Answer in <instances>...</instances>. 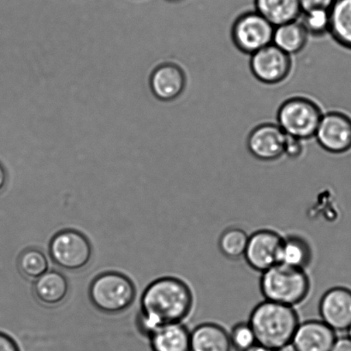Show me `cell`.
I'll return each instance as SVG.
<instances>
[{
	"label": "cell",
	"mask_w": 351,
	"mask_h": 351,
	"mask_svg": "<svg viewBox=\"0 0 351 351\" xmlns=\"http://www.w3.org/2000/svg\"><path fill=\"white\" fill-rule=\"evenodd\" d=\"M194 305V295L184 281L176 277L158 278L144 291L137 326L143 335L150 337L161 326L182 322Z\"/></svg>",
	"instance_id": "obj_1"
},
{
	"label": "cell",
	"mask_w": 351,
	"mask_h": 351,
	"mask_svg": "<svg viewBox=\"0 0 351 351\" xmlns=\"http://www.w3.org/2000/svg\"><path fill=\"white\" fill-rule=\"evenodd\" d=\"M249 322L257 343L276 350L291 343L300 323L294 307L267 300L254 308Z\"/></svg>",
	"instance_id": "obj_2"
},
{
	"label": "cell",
	"mask_w": 351,
	"mask_h": 351,
	"mask_svg": "<svg viewBox=\"0 0 351 351\" xmlns=\"http://www.w3.org/2000/svg\"><path fill=\"white\" fill-rule=\"evenodd\" d=\"M311 282L305 270L275 265L261 274L260 289L265 300L295 307L307 298Z\"/></svg>",
	"instance_id": "obj_3"
},
{
	"label": "cell",
	"mask_w": 351,
	"mask_h": 351,
	"mask_svg": "<svg viewBox=\"0 0 351 351\" xmlns=\"http://www.w3.org/2000/svg\"><path fill=\"white\" fill-rule=\"evenodd\" d=\"M136 287L129 277L118 271H106L92 281L88 295L92 304L108 315L128 309L136 298Z\"/></svg>",
	"instance_id": "obj_4"
},
{
	"label": "cell",
	"mask_w": 351,
	"mask_h": 351,
	"mask_svg": "<svg viewBox=\"0 0 351 351\" xmlns=\"http://www.w3.org/2000/svg\"><path fill=\"white\" fill-rule=\"evenodd\" d=\"M323 116L311 99L295 96L282 103L277 112L278 126L287 136L306 141L315 137Z\"/></svg>",
	"instance_id": "obj_5"
},
{
	"label": "cell",
	"mask_w": 351,
	"mask_h": 351,
	"mask_svg": "<svg viewBox=\"0 0 351 351\" xmlns=\"http://www.w3.org/2000/svg\"><path fill=\"white\" fill-rule=\"evenodd\" d=\"M49 256L61 269H84L92 259L93 249L88 237L77 230L65 229L55 234L49 243Z\"/></svg>",
	"instance_id": "obj_6"
},
{
	"label": "cell",
	"mask_w": 351,
	"mask_h": 351,
	"mask_svg": "<svg viewBox=\"0 0 351 351\" xmlns=\"http://www.w3.org/2000/svg\"><path fill=\"white\" fill-rule=\"evenodd\" d=\"M274 26L256 10L241 14L232 27L233 44L241 53L252 55L273 43Z\"/></svg>",
	"instance_id": "obj_7"
},
{
	"label": "cell",
	"mask_w": 351,
	"mask_h": 351,
	"mask_svg": "<svg viewBox=\"0 0 351 351\" xmlns=\"http://www.w3.org/2000/svg\"><path fill=\"white\" fill-rule=\"evenodd\" d=\"M250 67L261 84H278L291 73V56L271 43L251 55Z\"/></svg>",
	"instance_id": "obj_8"
},
{
	"label": "cell",
	"mask_w": 351,
	"mask_h": 351,
	"mask_svg": "<svg viewBox=\"0 0 351 351\" xmlns=\"http://www.w3.org/2000/svg\"><path fill=\"white\" fill-rule=\"evenodd\" d=\"M315 137L326 152L348 153L351 150V117L340 111L323 113Z\"/></svg>",
	"instance_id": "obj_9"
},
{
	"label": "cell",
	"mask_w": 351,
	"mask_h": 351,
	"mask_svg": "<svg viewBox=\"0 0 351 351\" xmlns=\"http://www.w3.org/2000/svg\"><path fill=\"white\" fill-rule=\"evenodd\" d=\"M283 237L275 230L268 229L251 234L243 256L247 264L261 274L277 265Z\"/></svg>",
	"instance_id": "obj_10"
},
{
	"label": "cell",
	"mask_w": 351,
	"mask_h": 351,
	"mask_svg": "<svg viewBox=\"0 0 351 351\" xmlns=\"http://www.w3.org/2000/svg\"><path fill=\"white\" fill-rule=\"evenodd\" d=\"M287 135L278 123H264L254 127L247 138L249 152L256 159L270 162L285 156Z\"/></svg>",
	"instance_id": "obj_11"
},
{
	"label": "cell",
	"mask_w": 351,
	"mask_h": 351,
	"mask_svg": "<svg viewBox=\"0 0 351 351\" xmlns=\"http://www.w3.org/2000/svg\"><path fill=\"white\" fill-rule=\"evenodd\" d=\"M319 313L322 321L335 332L348 331L351 326V289H329L319 301Z\"/></svg>",
	"instance_id": "obj_12"
},
{
	"label": "cell",
	"mask_w": 351,
	"mask_h": 351,
	"mask_svg": "<svg viewBox=\"0 0 351 351\" xmlns=\"http://www.w3.org/2000/svg\"><path fill=\"white\" fill-rule=\"evenodd\" d=\"M149 82L153 95L161 101L169 102L180 97L187 78L178 64L167 62L154 69Z\"/></svg>",
	"instance_id": "obj_13"
},
{
	"label": "cell",
	"mask_w": 351,
	"mask_h": 351,
	"mask_svg": "<svg viewBox=\"0 0 351 351\" xmlns=\"http://www.w3.org/2000/svg\"><path fill=\"white\" fill-rule=\"evenodd\" d=\"M337 336L335 330L318 319L299 323L291 343L298 351H331Z\"/></svg>",
	"instance_id": "obj_14"
},
{
	"label": "cell",
	"mask_w": 351,
	"mask_h": 351,
	"mask_svg": "<svg viewBox=\"0 0 351 351\" xmlns=\"http://www.w3.org/2000/svg\"><path fill=\"white\" fill-rule=\"evenodd\" d=\"M34 298L40 304L55 307L62 304L69 293V282L60 271H47L34 281Z\"/></svg>",
	"instance_id": "obj_15"
},
{
	"label": "cell",
	"mask_w": 351,
	"mask_h": 351,
	"mask_svg": "<svg viewBox=\"0 0 351 351\" xmlns=\"http://www.w3.org/2000/svg\"><path fill=\"white\" fill-rule=\"evenodd\" d=\"M229 332L216 323L206 322L191 332V351H232Z\"/></svg>",
	"instance_id": "obj_16"
},
{
	"label": "cell",
	"mask_w": 351,
	"mask_h": 351,
	"mask_svg": "<svg viewBox=\"0 0 351 351\" xmlns=\"http://www.w3.org/2000/svg\"><path fill=\"white\" fill-rule=\"evenodd\" d=\"M149 338L153 351H191V332L182 322L164 325Z\"/></svg>",
	"instance_id": "obj_17"
},
{
	"label": "cell",
	"mask_w": 351,
	"mask_h": 351,
	"mask_svg": "<svg viewBox=\"0 0 351 351\" xmlns=\"http://www.w3.org/2000/svg\"><path fill=\"white\" fill-rule=\"evenodd\" d=\"M254 6L274 27L298 21L302 14L300 0H254Z\"/></svg>",
	"instance_id": "obj_18"
},
{
	"label": "cell",
	"mask_w": 351,
	"mask_h": 351,
	"mask_svg": "<svg viewBox=\"0 0 351 351\" xmlns=\"http://www.w3.org/2000/svg\"><path fill=\"white\" fill-rule=\"evenodd\" d=\"M312 256L311 244L304 237L299 235L283 237L278 254V263L305 270L311 263Z\"/></svg>",
	"instance_id": "obj_19"
},
{
	"label": "cell",
	"mask_w": 351,
	"mask_h": 351,
	"mask_svg": "<svg viewBox=\"0 0 351 351\" xmlns=\"http://www.w3.org/2000/svg\"><path fill=\"white\" fill-rule=\"evenodd\" d=\"M308 36L302 23L294 21L274 27L273 44L291 56L304 49Z\"/></svg>",
	"instance_id": "obj_20"
},
{
	"label": "cell",
	"mask_w": 351,
	"mask_h": 351,
	"mask_svg": "<svg viewBox=\"0 0 351 351\" xmlns=\"http://www.w3.org/2000/svg\"><path fill=\"white\" fill-rule=\"evenodd\" d=\"M329 34L339 46L351 51V0H335L330 9Z\"/></svg>",
	"instance_id": "obj_21"
},
{
	"label": "cell",
	"mask_w": 351,
	"mask_h": 351,
	"mask_svg": "<svg viewBox=\"0 0 351 351\" xmlns=\"http://www.w3.org/2000/svg\"><path fill=\"white\" fill-rule=\"evenodd\" d=\"M249 237L245 230L237 227L226 229L219 237L220 252L228 259H240L245 254Z\"/></svg>",
	"instance_id": "obj_22"
},
{
	"label": "cell",
	"mask_w": 351,
	"mask_h": 351,
	"mask_svg": "<svg viewBox=\"0 0 351 351\" xmlns=\"http://www.w3.org/2000/svg\"><path fill=\"white\" fill-rule=\"evenodd\" d=\"M17 267L23 276L29 280H37L48 271V261L43 251L27 249L20 254Z\"/></svg>",
	"instance_id": "obj_23"
},
{
	"label": "cell",
	"mask_w": 351,
	"mask_h": 351,
	"mask_svg": "<svg viewBox=\"0 0 351 351\" xmlns=\"http://www.w3.org/2000/svg\"><path fill=\"white\" fill-rule=\"evenodd\" d=\"M302 25L309 36L319 37L329 33L330 10H314L302 14Z\"/></svg>",
	"instance_id": "obj_24"
},
{
	"label": "cell",
	"mask_w": 351,
	"mask_h": 351,
	"mask_svg": "<svg viewBox=\"0 0 351 351\" xmlns=\"http://www.w3.org/2000/svg\"><path fill=\"white\" fill-rule=\"evenodd\" d=\"M229 335L232 348L237 351H247L258 343L256 333L249 322L237 323Z\"/></svg>",
	"instance_id": "obj_25"
},
{
	"label": "cell",
	"mask_w": 351,
	"mask_h": 351,
	"mask_svg": "<svg viewBox=\"0 0 351 351\" xmlns=\"http://www.w3.org/2000/svg\"><path fill=\"white\" fill-rule=\"evenodd\" d=\"M304 141L287 136L285 145V156L291 160H297L304 154Z\"/></svg>",
	"instance_id": "obj_26"
},
{
	"label": "cell",
	"mask_w": 351,
	"mask_h": 351,
	"mask_svg": "<svg viewBox=\"0 0 351 351\" xmlns=\"http://www.w3.org/2000/svg\"><path fill=\"white\" fill-rule=\"evenodd\" d=\"M335 0H300L302 13L314 10H328L332 8Z\"/></svg>",
	"instance_id": "obj_27"
},
{
	"label": "cell",
	"mask_w": 351,
	"mask_h": 351,
	"mask_svg": "<svg viewBox=\"0 0 351 351\" xmlns=\"http://www.w3.org/2000/svg\"><path fill=\"white\" fill-rule=\"evenodd\" d=\"M0 351H20L16 343L5 333L0 332Z\"/></svg>",
	"instance_id": "obj_28"
},
{
	"label": "cell",
	"mask_w": 351,
	"mask_h": 351,
	"mask_svg": "<svg viewBox=\"0 0 351 351\" xmlns=\"http://www.w3.org/2000/svg\"><path fill=\"white\" fill-rule=\"evenodd\" d=\"M331 351H351V339L348 336L337 338Z\"/></svg>",
	"instance_id": "obj_29"
},
{
	"label": "cell",
	"mask_w": 351,
	"mask_h": 351,
	"mask_svg": "<svg viewBox=\"0 0 351 351\" xmlns=\"http://www.w3.org/2000/svg\"><path fill=\"white\" fill-rule=\"evenodd\" d=\"M7 181V174L5 168L0 164V192L5 188Z\"/></svg>",
	"instance_id": "obj_30"
},
{
	"label": "cell",
	"mask_w": 351,
	"mask_h": 351,
	"mask_svg": "<svg viewBox=\"0 0 351 351\" xmlns=\"http://www.w3.org/2000/svg\"><path fill=\"white\" fill-rule=\"evenodd\" d=\"M247 351H278V350L268 348V347L259 345V343H256V345L253 346L252 348H250V350H247Z\"/></svg>",
	"instance_id": "obj_31"
},
{
	"label": "cell",
	"mask_w": 351,
	"mask_h": 351,
	"mask_svg": "<svg viewBox=\"0 0 351 351\" xmlns=\"http://www.w3.org/2000/svg\"><path fill=\"white\" fill-rule=\"evenodd\" d=\"M278 351H298V350L295 349L293 343H288V345H285V346L282 347V348L278 350Z\"/></svg>",
	"instance_id": "obj_32"
},
{
	"label": "cell",
	"mask_w": 351,
	"mask_h": 351,
	"mask_svg": "<svg viewBox=\"0 0 351 351\" xmlns=\"http://www.w3.org/2000/svg\"><path fill=\"white\" fill-rule=\"evenodd\" d=\"M348 337L351 339V326H350V328L348 329Z\"/></svg>",
	"instance_id": "obj_33"
},
{
	"label": "cell",
	"mask_w": 351,
	"mask_h": 351,
	"mask_svg": "<svg viewBox=\"0 0 351 351\" xmlns=\"http://www.w3.org/2000/svg\"><path fill=\"white\" fill-rule=\"evenodd\" d=\"M167 1L173 2V3H177V2L182 1V0H167Z\"/></svg>",
	"instance_id": "obj_34"
}]
</instances>
